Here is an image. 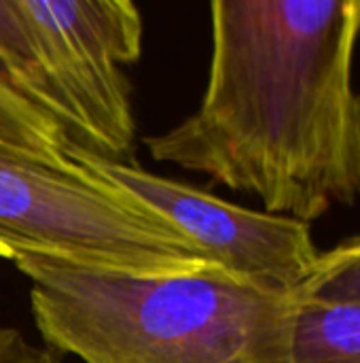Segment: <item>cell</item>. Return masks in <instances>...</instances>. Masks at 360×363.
I'll return each mask as SVG.
<instances>
[{
  "label": "cell",
  "instance_id": "cell-2",
  "mask_svg": "<svg viewBox=\"0 0 360 363\" xmlns=\"http://www.w3.org/2000/svg\"><path fill=\"white\" fill-rule=\"evenodd\" d=\"M36 328L83 363H293L295 294L216 270L134 277L23 255Z\"/></svg>",
  "mask_w": 360,
  "mask_h": 363
},
{
  "label": "cell",
  "instance_id": "cell-3",
  "mask_svg": "<svg viewBox=\"0 0 360 363\" xmlns=\"http://www.w3.org/2000/svg\"><path fill=\"white\" fill-rule=\"evenodd\" d=\"M140 55L142 17L129 0H0V70L95 157L132 160L136 119L123 68Z\"/></svg>",
  "mask_w": 360,
  "mask_h": 363
},
{
  "label": "cell",
  "instance_id": "cell-4",
  "mask_svg": "<svg viewBox=\"0 0 360 363\" xmlns=\"http://www.w3.org/2000/svg\"><path fill=\"white\" fill-rule=\"evenodd\" d=\"M23 255L134 277L221 272L170 221L83 168L0 151V257Z\"/></svg>",
  "mask_w": 360,
  "mask_h": 363
},
{
  "label": "cell",
  "instance_id": "cell-5",
  "mask_svg": "<svg viewBox=\"0 0 360 363\" xmlns=\"http://www.w3.org/2000/svg\"><path fill=\"white\" fill-rule=\"evenodd\" d=\"M68 157L93 179L170 221L223 274L236 281L278 294H295L320 255L308 223L231 204L140 166L95 157L74 145Z\"/></svg>",
  "mask_w": 360,
  "mask_h": 363
},
{
  "label": "cell",
  "instance_id": "cell-9",
  "mask_svg": "<svg viewBox=\"0 0 360 363\" xmlns=\"http://www.w3.org/2000/svg\"><path fill=\"white\" fill-rule=\"evenodd\" d=\"M0 363H57L53 353L36 349L15 328H0Z\"/></svg>",
  "mask_w": 360,
  "mask_h": 363
},
{
  "label": "cell",
  "instance_id": "cell-7",
  "mask_svg": "<svg viewBox=\"0 0 360 363\" xmlns=\"http://www.w3.org/2000/svg\"><path fill=\"white\" fill-rule=\"evenodd\" d=\"M293 363H360V304L297 300Z\"/></svg>",
  "mask_w": 360,
  "mask_h": 363
},
{
  "label": "cell",
  "instance_id": "cell-1",
  "mask_svg": "<svg viewBox=\"0 0 360 363\" xmlns=\"http://www.w3.org/2000/svg\"><path fill=\"white\" fill-rule=\"evenodd\" d=\"M206 94L144 140L153 160L202 172L312 223L360 198V0H216Z\"/></svg>",
  "mask_w": 360,
  "mask_h": 363
},
{
  "label": "cell",
  "instance_id": "cell-6",
  "mask_svg": "<svg viewBox=\"0 0 360 363\" xmlns=\"http://www.w3.org/2000/svg\"><path fill=\"white\" fill-rule=\"evenodd\" d=\"M72 143L64 128L25 100L0 70V151L15 153L57 170H79L68 157Z\"/></svg>",
  "mask_w": 360,
  "mask_h": 363
},
{
  "label": "cell",
  "instance_id": "cell-8",
  "mask_svg": "<svg viewBox=\"0 0 360 363\" xmlns=\"http://www.w3.org/2000/svg\"><path fill=\"white\" fill-rule=\"evenodd\" d=\"M295 298L320 304H360V236L320 253Z\"/></svg>",
  "mask_w": 360,
  "mask_h": 363
}]
</instances>
